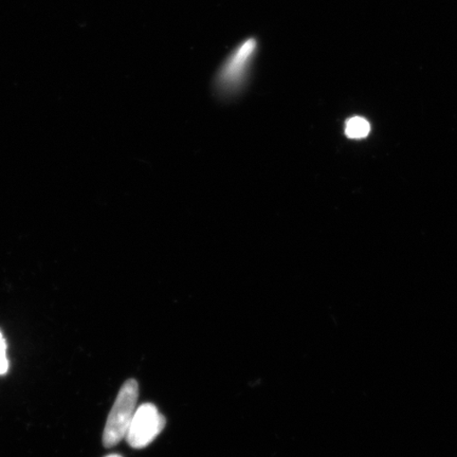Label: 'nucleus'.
<instances>
[{
	"label": "nucleus",
	"instance_id": "nucleus-5",
	"mask_svg": "<svg viewBox=\"0 0 457 457\" xmlns=\"http://www.w3.org/2000/svg\"><path fill=\"white\" fill-rule=\"evenodd\" d=\"M8 370L7 343H5L2 331H0V375L7 374Z\"/></svg>",
	"mask_w": 457,
	"mask_h": 457
},
{
	"label": "nucleus",
	"instance_id": "nucleus-1",
	"mask_svg": "<svg viewBox=\"0 0 457 457\" xmlns=\"http://www.w3.org/2000/svg\"><path fill=\"white\" fill-rule=\"evenodd\" d=\"M138 397V382L134 379L125 381L108 415L104 434H103V444L106 448L114 447L127 436L137 410Z\"/></svg>",
	"mask_w": 457,
	"mask_h": 457
},
{
	"label": "nucleus",
	"instance_id": "nucleus-2",
	"mask_svg": "<svg viewBox=\"0 0 457 457\" xmlns=\"http://www.w3.org/2000/svg\"><path fill=\"white\" fill-rule=\"evenodd\" d=\"M167 425L164 416L155 404L145 403L136 410L127 433L128 443L134 449H143L151 445Z\"/></svg>",
	"mask_w": 457,
	"mask_h": 457
},
{
	"label": "nucleus",
	"instance_id": "nucleus-3",
	"mask_svg": "<svg viewBox=\"0 0 457 457\" xmlns=\"http://www.w3.org/2000/svg\"><path fill=\"white\" fill-rule=\"evenodd\" d=\"M255 51L256 41L253 38L244 42L234 51L220 72L219 86L221 90L233 93L241 87Z\"/></svg>",
	"mask_w": 457,
	"mask_h": 457
},
{
	"label": "nucleus",
	"instance_id": "nucleus-4",
	"mask_svg": "<svg viewBox=\"0 0 457 457\" xmlns=\"http://www.w3.org/2000/svg\"><path fill=\"white\" fill-rule=\"evenodd\" d=\"M370 130V123L367 120L360 117L348 120L345 127L346 136L352 139L364 138V137L369 135Z\"/></svg>",
	"mask_w": 457,
	"mask_h": 457
},
{
	"label": "nucleus",
	"instance_id": "nucleus-6",
	"mask_svg": "<svg viewBox=\"0 0 457 457\" xmlns=\"http://www.w3.org/2000/svg\"><path fill=\"white\" fill-rule=\"evenodd\" d=\"M106 457H122V456L119 455V454H111V455H107Z\"/></svg>",
	"mask_w": 457,
	"mask_h": 457
}]
</instances>
